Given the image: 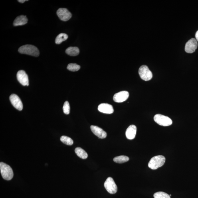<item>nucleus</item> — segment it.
I'll return each mask as SVG.
<instances>
[{"label":"nucleus","mask_w":198,"mask_h":198,"mask_svg":"<svg viewBox=\"0 0 198 198\" xmlns=\"http://www.w3.org/2000/svg\"><path fill=\"white\" fill-rule=\"evenodd\" d=\"M18 51L20 53L36 56L39 55V51L35 46L29 44L24 45L19 48Z\"/></svg>","instance_id":"nucleus-1"},{"label":"nucleus","mask_w":198,"mask_h":198,"mask_svg":"<svg viewBox=\"0 0 198 198\" xmlns=\"http://www.w3.org/2000/svg\"><path fill=\"white\" fill-rule=\"evenodd\" d=\"M0 170L3 178L6 180H11L13 177V169L11 166L3 162L0 163Z\"/></svg>","instance_id":"nucleus-2"},{"label":"nucleus","mask_w":198,"mask_h":198,"mask_svg":"<svg viewBox=\"0 0 198 198\" xmlns=\"http://www.w3.org/2000/svg\"><path fill=\"white\" fill-rule=\"evenodd\" d=\"M165 161V157L163 155H157L151 159L148 163V166L151 169H156L162 167L164 164Z\"/></svg>","instance_id":"nucleus-3"},{"label":"nucleus","mask_w":198,"mask_h":198,"mask_svg":"<svg viewBox=\"0 0 198 198\" xmlns=\"http://www.w3.org/2000/svg\"><path fill=\"white\" fill-rule=\"evenodd\" d=\"M154 120L157 124L163 126H169L173 123V121L170 118L161 114L155 115Z\"/></svg>","instance_id":"nucleus-4"},{"label":"nucleus","mask_w":198,"mask_h":198,"mask_svg":"<svg viewBox=\"0 0 198 198\" xmlns=\"http://www.w3.org/2000/svg\"><path fill=\"white\" fill-rule=\"evenodd\" d=\"M139 76L142 79L145 81H149L153 77L152 72L146 65L141 66L139 70Z\"/></svg>","instance_id":"nucleus-5"},{"label":"nucleus","mask_w":198,"mask_h":198,"mask_svg":"<svg viewBox=\"0 0 198 198\" xmlns=\"http://www.w3.org/2000/svg\"><path fill=\"white\" fill-rule=\"evenodd\" d=\"M104 187L106 191L111 194H114L117 192L118 191L116 184L114 179L110 177H108L104 183Z\"/></svg>","instance_id":"nucleus-6"},{"label":"nucleus","mask_w":198,"mask_h":198,"mask_svg":"<svg viewBox=\"0 0 198 198\" xmlns=\"http://www.w3.org/2000/svg\"><path fill=\"white\" fill-rule=\"evenodd\" d=\"M56 14L62 21H66L72 17V14L66 8H60L56 11Z\"/></svg>","instance_id":"nucleus-7"},{"label":"nucleus","mask_w":198,"mask_h":198,"mask_svg":"<svg viewBox=\"0 0 198 198\" xmlns=\"http://www.w3.org/2000/svg\"><path fill=\"white\" fill-rule=\"evenodd\" d=\"M10 100L13 106L17 110H23V105L21 100L17 95L12 94L10 97Z\"/></svg>","instance_id":"nucleus-8"},{"label":"nucleus","mask_w":198,"mask_h":198,"mask_svg":"<svg viewBox=\"0 0 198 198\" xmlns=\"http://www.w3.org/2000/svg\"><path fill=\"white\" fill-rule=\"evenodd\" d=\"M197 46L198 43L197 40L195 38H192L186 44L185 52L188 53H193L197 49Z\"/></svg>","instance_id":"nucleus-9"},{"label":"nucleus","mask_w":198,"mask_h":198,"mask_svg":"<svg viewBox=\"0 0 198 198\" xmlns=\"http://www.w3.org/2000/svg\"><path fill=\"white\" fill-rule=\"evenodd\" d=\"M17 79L20 83L24 86H29L28 76L23 70L18 71L17 74Z\"/></svg>","instance_id":"nucleus-10"},{"label":"nucleus","mask_w":198,"mask_h":198,"mask_svg":"<svg viewBox=\"0 0 198 198\" xmlns=\"http://www.w3.org/2000/svg\"><path fill=\"white\" fill-rule=\"evenodd\" d=\"M129 96V94L128 92L123 91L115 94L113 99L115 102H122L126 101L128 98Z\"/></svg>","instance_id":"nucleus-11"},{"label":"nucleus","mask_w":198,"mask_h":198,"mask_svg":"<svg viewBox=\"0 0 198 198\" xmlns=\"http://www.w3.org/2000/svg\"><path fill=\"white\" fill-rule=\"evenodd\" d=\"M98 110L101 112L106 114H112L114 112V108L112 105L103 103L98 106Z\"/></svg>","instance_id":"nucleus-12"},{"label":"nucleus","mask_w":198,"mask_h":198,"mask_svg":"<svg viewBox=\"0 0 198 198\" xmlns=\"http://www.w3.org/2000/svg\"><path fill=\"white\" fill-rule=\"evenodd\" d=\"M90 128L92 132L99 138L104 139L106 137V133L100 127L92 125L91 126Z\"/></svg>","instance_id":"nucleus-13"},{"label":"nucleus","mask_w":198,"mask_h":198,"mask_svg":"<svg viewBox=\"0 0 198 198\" xmlns=\"http://www.w3.org/2000/svg\"><path fill=\"white\" fill-rule=\"evenodd\" d=\"M137 133V127L134 125H130L127 128L126 135L127 139L132 140L134 139L136 136Z\"/></svg>","instance_id":"nucleus-14"},{"label":"nucleus","mask_w":198,"mask_h":198,"mask_svg":"<svg viewBox=\"0 0 198 198\" xmlns=\"http://www.w3.org/2000/svg\"><path fill=\"white\" fill-rule=\"evenodd\" d=\"M28 19L26 16L21 15L16 18L13 22V25L15 26H21L25 25L27 23Z\"/></svg>","instance_id":"nucleus-15"},{"label":"nucleus","mask_w":198,"mask_h":198,"mask_svg":"<svg viewBox=\"0 0 198 198\" xmlns=\"http://www.w3.org/2000/svg\"><path fill=\"white\" fill-rule=\"evenodd\" d=\"M66 53L70 56H76L79 53V50L76 47H70L66 49Z\"/></svg>","instance_id":"nucleus-16"},{"label":"nucleus","mask_w":198,"mask_h":198,"mask_svg":"<svg viewBox=\"0 0 198 198\" xmlns=\"http://www.w3.org/2000/svg\"><path fill=\"white\" fill-rule=\"evenodd\" d=\"M75 152L77 155L80 158L85 159L88 158V153L81 147H76L75 149Z\"/></svg>","instance_id":"nucleus-17"},{"label":"nucleus","mask_w":198,"mask_h":198,"mask_svg":"<svg viewBox=\"0 0 198 198\" xmlns=\"http://www.w3.org/2000/svg\"><path fill=\"white\" fill-rule=\"evenodd\" d=\"M68 38V36L67 34L64 33L60 34L56 36L55 40L56 43L60 44L62 42L67 40Z\"/></svg>","instance_id":"nucleus-18"},{"label":"nucleus","mask_w":198,"mask_h":198,"mask_svg":"<svg viewBox=\"0 0 198 198\" xmlns=\"http://www.w3.org/2000/svg\"><path fill=\"white\" fill-rule=\"evenodd\" d=\"M129 160L128 157L123 155L115 157L114 159V161L115 162L120 164L126 162Z\"/></svg>","instance_id":"nucleus-19"},{"label":"nucleus","mask_w":198,"mask_h":198,"mask_svg":"<svg viewBox=\"0 0 198 198\" xmlns=\"http://www.w3.org/2000/svg\"><path fill=\"white\" fill-rule=\"evenodd\" d=\"M60 140L64 144L68 145H72L74 143V141L71 138L66 136H62L61 137Z\"/></svg>","instance_id":"nucleus-20"},{"label":"nucleus","mask_w":198,"mask_h":198,"mask_svg":"<svg viewBox=\"0 0 198 198\" xmlns=\"http://www.w3.org/2000/svg\"><path fill=\"white\" fill-rule=\"evenodd\" d=\"M67 68L70 71L75 72L80 70V66L76 64L70 63L68 65Z\"/></svg>","instance_id":"nucleus-21"},{"label":"nucleus","mask_w":198,"mask_h":198,"mask_svg":"<svg viewBox=\"0 0 198 198\" xmlns=\"http://www.w3.org/2000/svg\"><path fill=\"white\" fill-rule=\"evenodd\" d=\"M154 198H171L170 196L164 192L159 191L154 194Z\"/></svg>","instance_id":"nucleus-22"},{"label":"nucleus","mask_w":198,"mask_h":198,"mask_svg":"<svg viewBox=\"0 0 198 198\" xmlns=\"http://www.w3.org/2000/svg\"><path fill=\"white\" fill-rule=\"evenodd\" d=\"M70 106L69 103L68 101H66L65 102L63 106V112L65 114L68 115L70 113Z\"/></svg>","instance_id":"nucleus-23"},{"label":"nucleus","mask_w":198,"mask_h":198,"mask_svg":"<svg viewBox=\"0 0 198 198\" xmlns=\"http://www.w3.org/2000/svg\"><path fill=\"white\" fill-rule=\"evenodd\" d=\"M195 37L196 40L198 42V30L196 34Z\"/></svg>","instance_id":"nucleus-24"},{"label":"nucleus","mask_w":198,"mask_h":198,"mask_svg":"<svg viewBox=\"0 0 198 198\" xmlns=\"http://www.w3.org/2000/svg\"><path fill=\"white\" fill-rule=\"evenodd\" d=\"M26 1H28V0H19V1H18L19 2L21 3H23L24 2Z\"/></svg>","instance_id":"nucleus-25"},{"label":"nucleus","mask_w":198,"mask_h":198,"mask_svg":"<svg viewBox=\"0 0 198 198\" xmlns=\"http://www.w3.org/2000/svg\"><path fill=\"white\" fill-rule=\"evenodd\" d=\"M169 196H171V195H169Z\"/></svg>","instance_id":"nucleus-26"}]
</instances>
